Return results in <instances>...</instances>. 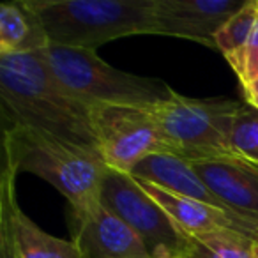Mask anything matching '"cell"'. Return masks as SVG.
Listing matches in <instances>:
<instances>
[{
	"label": "cell",
	"instance_id": "6da1fadb",
	"mask_svg": "<svg viewBox=\"0 0 258 258\" xmlns=\"http://www.w3.org/2000/svg\"><path fill=\"white\" fill-rule=\"evenodd\" d=\"M0 106L4 127L27 125L97 151L90 106L62 87L43 53H0Z\"/></svg>",
	"mask_w": 258,
	"mask_h": 258
},
{
	"label": "cell",
	"instance_id": "7a4b0ae2",
	"mask_svg": "<svg viewBox=\"0 0 258 258\" xmlns=\"http://www.w3.org/2000/svg\"><path fill=\"white\" fill-rule=\"evenodd\" d=\"M4 161L16 172H29L57 187L73 212L97 204L108 166L96 149L73 144L46 131L4 127Z\"/></svg>",
	"mask_w": 258,
	"mask_h": 258
},
{
	"label": "cell",
	"instance_id": "3957f363",
	"mask_svg": "<svg viewBox=\"0 0 258 258\" xmlns=\"http://www.w3.org/2000/svg\"><path fill=\"white\" fill-rule=\"evenodd\" d=\"M50 44L96 50L137 34H156V0H29Z\"/></svg>",
	"mask_w": 258,
	"mask_h": 258
},
{
	"label": "cell",
	"instance_id": "277c9868",
	"mask_svg": "<svg viewBox=\"0 0 258 258\" xmlns=\"http://www.w3.org/2000/svg\"><path fill=\"white\" fill-rule=\"evenodd\" d=\"M55 78L69 94L89 106L129 104L152 108L170 99L173 90L161 80L145 78L111 68L96 50L50 46L41 51Z\"/></svg>",
	"mask_w": 258,
	"mask_h": 258
},
{
	"label": "cell",
	"instance_id": "5b68a950",
	"mask_svg": "<svg viewBox=\"0 0 258 258\" xmlns=\"http://www.w3.org/2000/svg\"><path fill=\"white\" fill-rule=\"evenodd\" d=\"M242 104L232 99H195L173 90L170 99L152 110L170 154L200 163L235 156L232 127Z\"/></svg>",
	"mask_w": 258,
	"mask_h": 258
},
{
	"label": "cell",
	"instance_id": "8992f818",
	"mask_svg": "<svg viewBox=\"0 0 258 258\" xmlns=\"http://www.w3.org/2000/svg\"><path fill=\"white\" fill-rule=\"evenodd\" d=\"M90 117L97 151L108 168L131 175L145 158L168 152L152 108L94 104Z\"/></svg>",
	"mask_w": 258,
	"mask_h": 258
},
{
	"label": "cell",
	"instance_id": "52a82bcc",
	"mask_svg": "<svg viewBox=\"0 0 258 258\" xmlns=\"http://www.w3.org/2000/svg\"><path fill=\"white\" fill-rule=\"evenodd\" d=\"M99 200L144 240L152 258L180 254L189 246V237L129 173L108 168Z\"/></svg>",
	"mask_w": 258,
	"mask_h": 258
},
{
	"label": "cell",
	"instance_id": "ba28073f",
	"mask_svg": "<svg viewBox=\"0 0 258 258\" xmlns=\"http://www.w3.org/2000/svg\"><path fill=\"white\" fill-rule=\"evenodd\" d=\"M247 0H156L158 36H172L216 48L221 27Z\"/></svg>",
	"mask_w": 258,
	"mask_h": 258
},
{
	"label": "cell",
	"instance_id": "9c48e42d",
	"mask_svg": "<svg viewBox=\"0 0 258 258\" xmlns=\"http://www.w3.org/2000/svg\"><path fill=\"white\" fill-rule=\"evenodd\" d=\"M193 166L230 211L258 226V165L230 156L193 163Z\"/></svg>",
	"mask_w": 258,
	"mask_h": 258
},
{
	"label": "cell",
	"instance_id": "30bf717a",
	"mask_svg": "<svg viewBox=\"0 0 258 258\" xmlns=\"http://www.w3.org/2000/svg\"><path fill=\"white\" fill-rule=\"evenodd\" d=\"M73 214L76 239L92 258H152L144 240L101 202Z\"/></svg>",
	"mask_w": 258,
	"mask_h": 258
},
{
	"label": "cell",
	"instance_id": "8fae6325",
	"mask_svg": "<svg viewBox=\"0 0 258 258\" xmlns=\"http://www.w3.org/2000/svg\"><path fill=\"white\" fill-rule=\"evenodd\" d=\"M138 184L168 212L173 223L189 239L197 235H204V233L218 232V230H233V232H239L258 242V226L251 225L249 221L233 214V212H226L223 209L204 204V202L179 197V195L170 193V191L163 189L149 180H138Z\"/></svg>",
	"mask_w": 258,
	"mask_h": 258
},
{
	"label": "cell",
	"instance_id": "7c38bea8",
	"mask_svg": "<svg viewBox=\"0 0 258 258\" xmlns=\"http://www.w3.org/2000/svg\"><path fill=\"white\" fill-rule=\"evenodd\" d=\"M131 177L138 180H149V182L156 184L170 193L179 195V197L204 202L212 207L232 212L209 189L205 180L197 173L193 163L180 158V156L170 154V152L152 154L142 163H138L137 168L131 172Z\"/></svg>",
	"mask_w": 258,
	"mask_h": 258
},
{
	"label": "cell",
	"instance_id": "4fadbf2b",
	"mask_svg": "<svg viewBox=\"0 0 258 258\" xmlns=\"http://www.w3.org/2000/svg\"><path fill=\"white\" fill-rule=\"evenodd\" d=\"M50 46L46 29L29 0L0 6V53L32 55Z\"/></svg>",
	"mask_w": 258,
	"mask_h": 258
},
{
	"label": "cell",
	"instance_id": "5bb4252c",
	"mask_svg": "<svg viewBox=\"0 0 258 258\" xmlns=\"http://www.w3.org/2000/svg\"><path fill=\"white\" fill-rule=\"evenodd\" d=\"M15 233L22 258H92L78 239H58L15 207Z\"/></svg>",
	"mask_w": 258,
	"mask_h": 258
},
{
	"label": "cell",
	"instance_id": "9a60e30c",
	"mask_svg": "<svg viewBox=\"0 0 258 258\" xmlns=\"http://www.w3.org/2000/svg\"><path fill=\"white\" fill-rule=\"evenodd\" d=\"M256 240L233 230H218L189 239L186 258H258Z\"/></svg>",
	"mask_w": 258,
	"mask_h": 258
},
{
	"label": "cell",
	"instance_id": "2e32d148",
	"mask_svg": "<svg viewBox=\"0 0 258 258\" xmlns=\"http://www.w3.org/2000/svg\"><path fill=\"white\" fill-rule=\"evenodd\" d=\"M258 23V0H247L242 9L235 13L216 36V50L233 66L242 55L251 34Z\"/></svg>",
	"mask_w": 258,
	"mask_h": 258
},
{
	"label": "cell",
	"instance_id": "e0dca14e",
	"mask_svg": "<svg viewBox=\"0 0 258 258\" xmlns=\"http://www.w3.org/2000/svg\"><path fill=\"white\" fill-rule=\"evenodd\" d=\"M16 170L4 161L0 175V258H22L15 233Z\"/></svg>",
	"mask_w": 258,
	"mask_h": 258
},
{
	"label": "cell",
	"instance_id": "ac0fdd59",
	"mask_svg": "<svg viewBox=\"0 0 258 258\" xmlns=\"http://www.w3.org/2000/svg\"><path fill=\"white\" fill-rule=\"evenodd\" d=\"M232 149L235 156L258 165V110L244 103L232 127Z\"/></svg>",
	"mask_w": 258,
	"mask_h": 258
},
{
	"label": "cell",
	"instance_id": "d6986e66",
	"mask_svg": "<svg viewBox=\"0 0 258 258\" xmlns=\"http://www.w3.org/2000/svg\"><path fill=\"white\" fill-rule=\"evenodd\" d=\"M232 69L235 71L242 87L251 85L258 80V23L251 34L249 41H247L246 48H244L242 55L232 66Z\"/></svg>",
	"mask_w": 258,
	"mask_h": 258
},
{
	"label": "cell",
	"instance_id": "ffe728a7",
	"mask_svg": "<svg viewBox=\"0 0 258 258\" xmlns=\"http://www.w3.org/2000/svg\"><path fill=\"white\" fill-rule=\"evenodd\" d=\"M242 92L244 97H246V103L258 110V80L251 83V85L242 87Z\"/></svg>",
	"mask_w": 258,
	"mask_h": 258
},
{
	"label": "cell",
	"instance_id": "44dd1931",
	"mask_svg": "<svg viewBox=\"0 0 258 258\" xmlns=\"http://www.w3.org/2000/svg\"><path fill=\"white\" fill-rule=\"evenodd\" d=\"M165 258H186V254L180 253V254H170V256H165Z\"/></svg>",
	"mask_w": 258,
	"mask_h": 258
},
{
	"label": "cell",
	"instance_id": "7402d4cb",
	"mask_svg": "<svg viewBox=\"0 0 258 258\" xmlns=\"http://www.w3.org/2000/svg\"><path fill=\"white\" fill-rule=\"evenodd\" d=\"M256 256H258V244H256Z\"/></svg>",
	"mask_w": 258,
	"mask_h": 258
}]
</instances>
